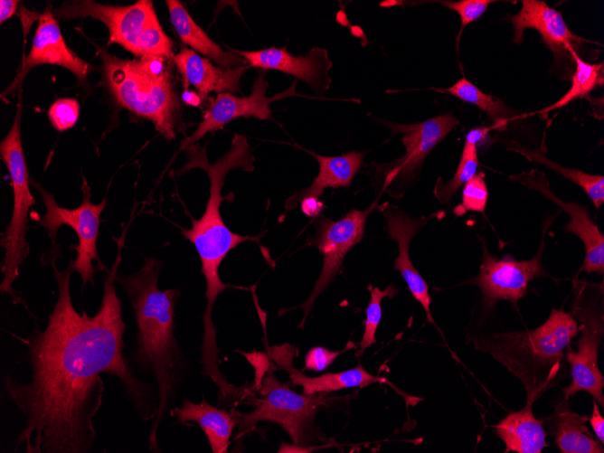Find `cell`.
Wrapping results in <instances>:
<instances>
[{
    "label": "cell",
    "mask_w": 604,
    "mask_h": 453,
    "mask_svg": "<svg viewBox=\"0 0 604 453\" xmlns=\"http://www.w3.org/2000/svg\"><path fill=\"white\" fill-rule=\"evenodd\" d=\"M125 231L119 239L116 260L107 272L98 312L79 313L71 300V259L59 270V247L42 257L52 266L58 297L44 329L34 328L24 340L31 378L19 382L7 374L5 395L24 417L17 447L27 453H89L97 439L93 419L104 393L102 373L120 382L127 401L143 421L157 413L156 389L140 380L124 355L126 324L122 303L116 291Z\"/></svg>",
    "instance_id": "1"
},
{
    "label": "cell",
    "mask_w": 604,
    "mask_h": 453,
    "mask_svg": "<svg viewBox=\"0 0 604 453\" xmlns=\"http://www.w3.org/2000/svg\"><path fill=\"white\" fill-rule=\"evenodd\" d=\"M163 264L145 258L134 274L117 276L127 295L136 319V341L132 360L156 382L157 413L148 434V449L161 452L158 428L175 407L178 393L191 372V363L175 336V309L181 292L158 288Z\"/></svg>",
    "instance_id": "2"
},
{
    "label": "cell",
    "mask_w": 604,
    "mask_h": 453,
    "mask_svg": "<svg viewBox=\"0 0 604 453\" xmlns=\"http://www.w3.org/2000/svg\"><path fill=\"white\" fill-rule=\"evenodd\" d=\"M188 160L180 173L193 168H201L206 172L210 191L205 211L199 219H192L190 229L180 227L181 234L191 241L201 260V272L206 282V307L203 315L205 324L212 323V309L218 296L225 288L232 287L223 282L219 275V268L228 253L241 243L248 241H258L260 236L241 235L232 232L224 223L220 207L224 200L222 189L225 177L230 171L241 168L251 172L254 169V157L245 136L235 134L231 139L230 149L220 156L213 164L207 158L205 146L198 143L186 147Z\"/></svg>",
    "instance_id": "3"
},
{
    "label": "cell",
    "mask_w": 604,
    "mask_h": 453,
    "mask_svg": "<svg viewBox=\"0 0 604 453\" xmlns=\"http://www.w3.org/2000/svg\"><path fill=\"white\" fill-rule=\"evenodd\" d=\"M578 332L571 313L552 308L534 329L484 335L474 344L514 375L524 386L527 400L534 402L555 382L565 350Z\"/></svg>",
    "instance_id": "4"
},
{
    "label": "cell",
    "mask_w": 604,
    "mask_h": 453,
    "mask_svg": "<svg viewBox=\"0 0 604 453\" xmlns=\"http://www.w3.org/2000/svg\"><path fill=\"white\" fill-rule=\"evenodd\" d=\"M241 354L254 368L255 378L249 384L250 394L248 400V405L253 410L243 413L236 408L231 409L236 419L238 437L252 431L258 422L269 421L280 426L299 448L324 440L314 420L319 411L330 408L340 398L331 396L329 392L297 393L290 389L289 383L278 380L274 373L275 364L266 353Z\"/></svg>",
    "instance_id": "5"
},
{
    "label": "cell",
    "mask_w": 604,
    "mask_h": 453,
    "mask_svg": "<svg viewBox=\"0 0 604 453\" xmlns=\"http://www.w3.org/2000/svg\"><path fill=\"white\" fill-rule=\"evenodd\" d=\"M109 89L120 106L150 120L167 140L175 137L181 102L165 58L145 55L127 60L100 52Z\"/></svg>",
    "instance_id": "6"
},
{
    "label": "cell",
    "mask_w": 604,
    "mask_h": 453,
    "mask_svg": "<svg viewBox=\"0 0 604 453\" xmlns=\"http://www.w3.org/2000/svg\"><path fill=\"white\" fill-rule=\"evenodd\" d=\"M57 18L91 17L102 22L109 30V41L118 43L137 57L159 55L173 59L174 42L163 30L153 1L139 0L117 6L91 0L62 3L53 10Z\"/></svg>",
    "instance_id": "7"
},
{
    "label": "cell",
    "mask_w": 604,
    "mask_h": 453,
    "mask_svg": "<svg viewBox=\"0 0 604 453\" xmlns=\"http://www.w3.org/2000/svg\"><path fill=\"white\" fill-rule=\"evenodd\" d=\"M571 315L578 324L576 350L567 346L565 359L571 369V382L563 388L564 399L586 392L600 406L604 405V378L599 368V350L604 335L603 283L573 279Z\"/></svg>",
    "instance_id": "8"
},
{
    "label": "cell",
    "mask_w": 604,
    "mask_h": 453,
    "mask_svg": "<svg viewBox=\"0 0 604 453\" xmlns=\"http://www.w3.org/2000/svg\"><path fill=\"white\" fill-rule=\"evenodd\" d=\"M32 185L39 191L46 208L45 213L40 219V224L47 230L52 246H58L56 237L60 227H71L79 241L77 246H71L77 252L76 259H71L72 269L80 274L83 287L88 282L94 284L96 269L106 272L109 269L102 263L97 250L100 214L107 205L106 198L99 203H92L90 188L84 176L81 185L83 199L74 209L60 206L54 196L38 183L32 182Z\"/></svg>",
    "instance_id": "9"
},
{
    "label": "cell",
    "mask_w": 604,
    "mask_h": 453,
    "mask_svg": "<svg viewBox=\"0 0 604 453\" xmlns=\"http://www.w3.org/2000/svg\"><path fill=\"white\" fill-rule=\"evenodd\" d=\"M384 123L392 133L403 135L405 153L392 163L377 165L375 179L382 193L401 198L417 180L427 156L458 120L448 113L414 124Z\"/></svg>",
    "instance_id": "10"
},
{
    "label": "cell",
    "mask_w": 604,
    "mask_h": 453,
    "mask_svg": "<svg viewBox=\"0 0 604 453\" xmlns=\"http://www.w3.org/2000/svg\"><path fill=\"white\" fill-rule=\"evenodd\" d=\"M378 200L364 210H351L337 221L324 215L316 217V232L307 239V244L316 247L323 257L321 272L307 299L298 307L283 310L303 309L304 315L298 327L303 328L316 298L339 273L349 250L362 241L367 218L377 206Z\"/></svg>",
    "instance_id": "11"
},
{
    "label": "cell",
    "mask_w": 604,
    "mask_h": 453,
    "mask_svg": "<svg viewBox=\"0 0 604 453\" xmlns=\"http://www.w3.org/2000/svg\"><path fill=\"white\" fill-rule=\"evenodd\" d=\"M543 221L542 240L536 254L530 260H517L510 254L501 259L492 255L482 240L483 255L478 274L466 283L480 288L486 308H493L500 300L509 301L517 307L518 302L527 293L529 283L537 278L550 277L542 264L544 235L552 219Z\"/></svg>",
    "instance_id": "12"
},
{
    "label": "cell",
    "mask_w": 604,
    "mask_h": 453,
    "mask_svg": "<svg viewBox=\"0 0 604 453\" xmlns=\"http://www.w3.org/2000/svg\"><path fill=\"white\" fill-rule=\"evenodd\" d=\"M521 10L512 16L510 21L514 26V42L520 44L524 41L526 29L537 31L545 46L552 52L554 65L563 72L562 77L574 71L573 56L581 59L589 49L586 43H591L573 33L566 24L560 11L550 7L545 2L539 0H522Z\"/></svg>",
    "instance_id": "13"
},
{
    "label": "cell",
    "mask_w": 604,
    "mask_h": 453,
    "mask_svg": "<svg viewBox=\"0 0 604 453\" xmlns=\"http://www.w3.org/2000/svg\"><path fill=\"white\" fill-rule=\"evenodd\" d=\"M266 74L265 70L260 71L249 96L238 97L230 92L218 93L204 112L203 119L199 127L182 142L181 149H185L197 143L207 133L221 129L226 123L238 118L253 117L262 120H272V112L269 109L271 102L288 97L300 96L296 91L297 80H295L292 85L283 92L267 97L269 83L266 80Z\"/></svg>",
    "instance_id": "14"
},
{
    "label": "cell",
    "mask_w": 604,
    "mask_h": 453,
    "mask_svg": "<svg viewBox=\"0 0 604 453\" xmlns=\"http://www.w3.org/2000/svg\"><path fill=\"white\" fill-rule=\"evenodd\" d=\"M40 64L63 67L72 72L80 82L86 79L90 70L89 64L66 44L51 5H48L40 15L32 48L23 60L14 80L5 89L2 96L14 93L30 70Z\"/></svg>",
    "instance_id": "15"
},
{
    "label": "cell",
    "mask_w": 604,
    "mask_h": 453,
    "mask_svg": "<svg viewBox=\"0 0 604 453\" xmlns=\"http://www.w3.org/2000/svg\"><path fill=\"white\" fill-rule=\"evenodd\" d=\"M513 182L543 194L547 200L559 204L570 216L564 230L575 234L582 241L585 249L584 260L579 272L604 273V236L590 217L587 208L576 202H564L550 189L543 172L532 169L516 175H511Z\"/></svg>",
    "instance_id": "16"
},
{
    "label": "cell",
    "mask_w": 604,
    "mask_h": 453,
    "mask_svg": "<svg viewBox=\"0 0 604 453\" xmlns=\"http://www.w3.org/2000/svg\"><path fill=\"white\" fill-rule=\"evenodd\" d=\"M378 209L382 212L387 222L386 229L389 236L398 245L399 256L394 260V269L400 271L413 297L423 307L427 321L436 326L430 312L432 299L429 293V286L418 269L412 265L409 255V246L411 239L431 219L439 217L441 212L416 218L388 202L379 205Z\"/></svg>",
    "instance_id": "17"
},
{
    "label": "cell",
    "mask_w": 604,
    "mask_h": 453,
    "mask_svg": "<svg viewBox=\"0 0 604 453\" xmlns=\"http://www.w3.org/2000/svg\"><path fill=\"white\" fill-rule=\"evenodd\" d=\"M243 57L250 67L261 70H276L292 75L309 85L318 94L324 93L331 85L328 75L333 62L327 51L314 47L306 55L295 56L287 51V47L275 46L259 51L231 50Z\"/></svg>",
    "instance_id": "18"
},
{
    "label": "cell",
    "mask_w": 604,
    "mask_h": 453,
    "mask_svg": "<svg viewBox=\"0 0 604 453\" xmlns=\"http://www.w3.org/2000/svg\"><path fill=\"white\" fill-rule=\"evenodd\" d=\"M266 354L276 369L285 371L289 377V385L301 386L303 393L315 394L333 392L342 389L363 387L385 380L369 373L362 366L337 373H326L317 377H310L294 368L293 361L297 349L288 343L269 346L267 344Z\"/></svg>",
    "instance_id": "19"
},
{
    "label": "cell",
    "mask_w": 604,
    "mask_h": 453,
    "mask_svg": "<svg viewBox=\"0 0 604 453\" xmlns=\"http://www.w3.org/2000/svg\"><path fill=\"white\" fill-rule=\"evenodd\" d=\"M172 60L182 75L184 90L192 85L203 99L211 92L241 93V78L250 68L249 64L228 69L214 66L187 47H181Z\"/></svg>",
    "instance_id": "20"
},
{
    "label": "cell",
    "mask_w": 604,
    "mask_h": 453,
    "mask_svg": "<svg viewBox=\"0 0 604 453\" xmlns=\"http://www.w3.org/2000/svg\"><path fill=\"white\" fill-rule=\"evenodd\" d=\"M169 414L176 419L178 424L197 423L205 434L212 453L228 452L236 427V419L231 410L211 405L203 395L199 403L184 397L181 406L174 407Z\"/></svg>",
    "instance_id": "21"
},
{
    "label": "cell",
    "mask_w": 604,
    "mask_h": 453,
    "mask_svg": "<svg viewBox=\"0 0 604 453\" xmlns=\"http://www.w3.org/2000/svg\"><path fill=\"white\" fill-rule=\"evenodd\" d=\"M319 164V171L312 184L287 199L285 210L296 208L307 196L319 198L326 188L349 187L359 171L364 153L350 151L335 156H326L307 151Z\"/></svg>",
    "instance_id": "22"
},
{
    "label": "cell",
    "mask_w": 604,
    "mask_h": 453,
    "mask_svg": "<svg viewBox=\"0 0 604 453\" xmlns=\"http://www.w3.org/2000/svg\"><path fill=\"white\" fill-rule=\"evenodd\" d=\"M170 22L181 41L197 53L206 56L219 67L228 69L247 65L246 60L233 52L224 51L196 24L178 0H166Z\"/></svg>",
    "instance_id": "23"
},
{
    "label": "cell",
    "mask_w": 604,
    "mask_h": 453,
    "mask_svg": "<svg viewBox=\"0 0 604 453\" xmlns=\"http://www.w3.org/2000/svg\"><path fill=\"white\" fill-rule=\"evenodd\" d=\"M533 403L527 400L523 409L510 412L494 426L505 445V452L541 453L547 446L543 423L532 411Z\"/></svg>",
    "instance_id": "24"
},
{
    "label": "cell",
    "mask_w": 604,
    "mask_h": 453,
    "mask_svg": "<svg viewBox=\"0 0 604 453\" xmlns=\"http://www.w3.org/2000/svg\"><path fill=\"white\" fill-rule=\"evenodd\" d=\"M588 416L569 409V399L557 406L552 421L554 442L562 453H603L602 444L589 431Z\"/></svg>",
    "instance_id": "25"
},
{
    "label": "cell",
    "mask_w": 604,
    "mask_h": 453,
    "mask_svg": "<svg viewBox=\"0 0 604 453\" xmlns=\"http://www.w3.org/2000/svg\"><path fill=\"white\" fill-rule=\"evenodd\" d=\"M506 148L521 154L531 162L541 164L551 168L563 177L578 184L589 195L597 210L603 204V175H590L577 169L564 167L547 158L540 149L530 150L514 140L506 142Z\"/></svg>",
    "instance_id": "26"
},
{
    "label": "cell",
    "mask_w": 604,
    "mask_h": 453,
    "mask_svg": "<svg viewBox=\"0 0 604 453\" xmlns=\"http://www.w3.org/2000/svg\"><path fill=\"white\" fill-rule=\"evenodd\" d=\"M445 91L479 108L494 121L496 128H504L508 121L515 118L514 111L502 99L481 91L465 77L459 79L451 87L445 89Z\"/></svg>",
    "instance_id": "27"
},
{
    "label": "cell",
    "mask_w": 604,
    "mask_h": 453,
    "mask_svg": "<svg viewBox=\"0 0 604 453\" xmlns=\"http://www.w3.org/2000/svg\"><path fill=\"white\" fill-rule=\"evenodd\" d=\"M575 68L571 76V86L569 90L556 102L540 110L541 115H547L550 111L561 109L572 100L584 98L590 92L604 83V64L590 63L579 55L573 56Z\"/></svg>",
    "instance_id": "28"
},
{
    "label": "cell",
    "mask_w": 604,
    "mask_h": 453,
    "mask_svg": "<svg viewBox=\"0 0 604 453\" xmlns=\"http://www.w3.org/2000/svg\"><path fill=\"white\" fill-rule=\"evenodd\" d=\"M478 165L477 145L466 137L461 157L453 177L446 182L442 177L437 179L433 193L438 201L441 204L449 205L458 189L477 174Z\"/></svg>",
    "instance_id": "29"
},
{
    "label": "cell",
    "mask_w": 604,
    "mask_h": 453,
    "mask_svg": "<svg viewBox=\"0 0 604 453\" xmlns=\"http://www.w3.org/2000/svg\"><path fill=\"white\" fill-rule=\"evenodd\" d=\"M368 288L371 290V300L366 308L364 332L360 341V348L355 353L356 357H361L366 348L376 343L375 334L382 317V300L386 297L392 298L398 293V289L392 284L388 285L383 290L377 287Z\"/></svg>",
    "instance_id": "30"
},
{
    "label": "cell",
    "mask_w": 604,
    "mask_h": 453,
    "mask_svg": "<svg viewBox=\"0 0 604 453\" xmlns=\"http://www.w3.org/2000/svg\"><path fill=\"white\" fill-rule=\"evenodd\" d=\"M488 194L485 174L483 172L476 174L463 185L462 202L454 209V213L460 216L468 211L484 214Z\"/></svg>",
    "instance_id": "31"
},
{
    "label": "cell",
    "mask_w": 604,
    "mask_h": 453,
    "mask_svg": "<svg viewBox=\"0 0 604 453\" xmlns=\"http://www.w3.org/2000/svg\"><path fill=\"white\" fill-rule=\"evenodd\" d=\"M80 105L77 99L61 98L56 99L48 109V118L52 126L58 131L72 127L78 121Z\"/></svg>",
    "instance_id": "32"
},
{
    "label": "cell",
    "mask_w": 604,
    "mask_h": 453,
    "mask_svg": "<svg viewBox=\"0 0 604 453\" xmlns=\"http://www.w3.org/2000/svg\"><path fill=\"white\" fill-rule=\"evenodd\" d=\"M495 1L492 0H461L442 1L441 4L447 8L457 12L461 20V27L458 35V42L464 28L470 23L479 19L486 11L488 5Z\"/></svg>",
    "instance_id": "33"
},
{
    "label": "cell",
    "mask_w": 604,
    "mask_h": 453,
    "mask_svg": "<svg viewBox=\"0 0 604 453\" xmlns=\"http://www.w3.org/2000/svg\"><path fill=\"white\" fill-rule=\"evenodd\" d=\"M345 347L342 351L329 350L323 346H316L309 349L305 356V368L316 373L326 370L342 353L348 350Z\"/></svg>",
    "instance_id": "34"
},
{
    "label": "cell",
    "mask_w": 604,
    "mask_h": 453,
    "mask_svg": "<svg viewBox=\"0 0 604 453\" xmlns=\"http://www.w3.org/2000/svg\"><path fill=\"white\" fill-rule=\"evenodd\" d=\"M300 207L305 215L316 218L321 214V212L325 208V204L319 198L307 196L300 202Z\"/></svg>",
    "instance_id": "35"
},
{
    "label": "cell",
    "mask_w": 604,
    "mask_h": 453,
    "mask_svg": "<svg viewBox=\"0 0 604 453\" xmlns=\"http://www.w3.org/2000/svg\"><path fill=\"white\" fill-rule=\"evenodd\" d=\"M589 420L597 439L601 444H604V418L595 400L593 401V411Z\"/></svg>",
    "instance_id": "36"
},
{
    "label": "cell",
    "mask_w": 604,
    "mask_h": 453,
    "mask_svg": "<svg viewBox=\"0 0 604 453\" xmlns=\"http://www.w3.org/2000/svg\"><path fill=\"white\" fill-rule=\"evenodd\" d=\"M17 15L21 21L24 38L25 40L33 24L39 20L41 14L36 11L28 10L23 4L19 5Z\"/></svg>",
    "instance_id": "37"
},
{
    "label": "cell",
    "mask_w": 604,
    "mask_h": 453,
    "mask_svg": "<svg viewBox=\"0 0 604 453\" xmlns=\"http://www.w3.org/2000/svg\"><path fill=\"white\" fill-rule=\"evenodd\" d=\"M17 0H1L0 1V24L9 19L15 14L18 5Z\"/></svg>",
    "instance_id": "38"
},
{
    "label": "cell",
    "mask_w": 604,
    "mask_h": 453,
    "mask_svg": "<svg viewBox=\"0 0 604 453\" xmlns=\"http://www.w3.org/2000/svg\"><path fill=\"white\" fill-rule=\"evenodd\" d=\"M182 99L187 105L194 107L199 106L202 101L200 95L195 91L189 90V89L184 90L182 94Z\"/></svg>",
    "instance_id": "39"
}]
</instances>
